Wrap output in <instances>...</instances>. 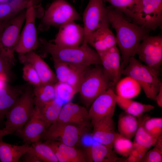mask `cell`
Wrapping results in <instances>:
<instances>
[{
	"instance_id": "6",
	"label": "cell",
	"mask_w": 162,
	"mask_h": 162,
	"mask_svg": "<svg viewBox=\"0 0 162 162\" xmlns=\"http://www.w3.org/2000/svg\"><path fill=\"white\" fill-rule=\"evenodd\" d=\"M80 19L78 12L70 4L65 0H55L43 14L38 29L43 31L51 26L59 27L68 22Z\"/></svg>"
},
{
	"instance_id": "23",
	"label": "cell",
	"mask_w": 162,
	"mask_h": 162,
	"mask_svg": "<svg viewBox=\"0 0 162 162\" xmlns=\"http://www.w3.org/2000/svg\"><path fill=\"white\" fill-rule=\"evenodd\" d=\"M22 92L21 89L11 86L7 81L0 79V123Z\"/></svg>"
},
{
	"instance_id": "28",
	"label": "cell",
	"mask_w": 162,
	"mask_h": 162,
	"mask_svg": "<svg viewBox=\"0 0 162 162\" xmlns=\"http://www.w3.org/2000/svg\"><path fill=\"white\" fill-rule=\"evenodd\" d=\"M117 83L116 95L125 98L131 99L134 98L141 91L140 85L130 76H127Z\"/></svg>"
},
{
	"instance_id": "33",
	"label": "cell",
	"mask_w": 162,
	"mask_h": 162,
	"mask_svg": "<svg viewBox=\"0 0 162 162\" xmlns=\"http://www.w3.org/2000/svg\"><path fill=\"white\" fill-rule=\"evenodd\" d=\"M148 117L146 116L140 119L134 142L148 150L152 146H154L158 139L150 135L144 128V122Z\"/></svg>"
},
{
	"instance_id": "22",
	"label": "cell",
	"mask_w": 162,
	"mask_h": 162,
	"mask_svg": "<svg viewBox=\"0 0 162 162\" xmlns=\"http://www.w3.org/2000/svg\"><path fill=\"white\" fill-rule=\"evenodd\" d=\"M84 151L87 162H112L119 159L112 149L96 141L85 146Z\"/></svg>"
},
{
	"instance_id": "31",
	"label": "cell",
	"mask_w": 162,
	"mask_h": 162,
	"mask_svg": "<svg viewBox=\"0 0 162 162\" xmlns=\"http://www.w3.org/2000/svg\"><path fill=\"white\" fill-rule=\"evenodd\" d=\"M139 122L136 117L127 113L121 116L118 121L119 134L131 139L134 136L138 128Z\"/></svg>"
},
{
	"instance_id": "26",
	"label": "cell",
	"mask_w": 162,
	"mask_h": 162,
	"mask_svg": "<svg viewBox=\"0 0 162 162\" xmlns=\"http://www.w3.org/2000/svg\"><path fill=\"white\" fill-rule=\"evenodd\" d=\"M116 99V104L127 113L136 117H140L144 113L150 111L154 108L152 105L142 104L117 95Z\"/></svg>"
},
{
	"instance_id": "19",
	"label": "cell",
	"mask_w": 162,
	"mask_h": 162,
	"mask_svg": "<svg viewBox=\"0 0 162 162\" xmlns=\"http://www.w3.org/2000/svg\"><path fill=\"white\" fill-rule=\"evenodd\" d=\"M20 62L30 64L38 74L42 83L55 84L57 82L55 74L48 64L34 51L19 54Z\"/></svg>"
},
{
	"instance_id": "3",
	"label": "cell",
	"mask_w": 162,
	"mask_h": 162,
	"mask_svg": "<svg viewBox=\"0 0 162 162\" xmlns=\"http://www.w3.org/2000/svg\"><path fill=\"white\" fill-rule=\"evenodd\" d=\"M121 74L134 79L142 88L146 96L155 101L162 82L159 76L150 68L133 56L130 58L128 64Z\"/></svg>"
},
{
	"instance_id": "21",
	"label": "cell",
	"mask_w": 162,
	"mask_h": 162,
	"mask_svg": "<svg viewBox=\"0 0 162 162\" xmlns=\"http://www.w3.org/2000/svg\"><path fill=\"white\" fill-rule=\"evenodd\" d=\"M88 44L94 47L98 53L116 46V36L108 27L99 28L88 37Z\"/></svg>"
},
{
	"instance_id": "14",
	"label": "cell",
	"mask_w": 162,
	"mask_h": 162,
	"mask_svg": "<svg viewBox=\"0 0 162 162\" xmlns=\"http://www.w3.org/2000/svg\"><path fill=\"white\" fill-rule=\"evenodd\" d=\"M53 62L57 81L68 84L78 92L82 79L90 66L58 61Z\"/></svg>"
},
{
	"instance_id": "20",
	"label": "cell",
	"mask_w": 162,
	"mask_h": 162,
	"mask_svg": "<svg viewBox=\"0 0 162 162\" xmlns=\"http://www.w3.org/2000/svg\"><path fill=\"white\" fill-rule=\"evenodd\" d=\"M93 130L92 140L111 148L116 133L112 118H107L92 124Z\"/></svg>"
},
{
	"instance_id": "49",
	"label": "cell",
	"mask_w": 162,
	"mask_h": 162,
	"mask_svg": "<svg viewBox=\"0 0 162 162\" xmlns=\"http://www.w3.org/2000/svg\"><path fill=\"white\" fill-rule=\"evenodd\" d=\"M83 0H82V1H83Z\"/></svg>"
},
{
	"instance_id": "4",
	"label": "cell",
	"mask_w": 162,
	"mask_h": 162,
	"mask_svg": "<svg viewBox=\"0 0 162 162\" xmlns=\"http://www.w3.org/2000/svg\"><path fill=\"white\" fill-rule=\"evenodd\" d=\"M115 84L106 76L102 67H89L82 79L78 92L88 106L98 96Z\"/></svg>"
},
{
	"instance_id": "48",
	"label": "cell",
	"mask_w": 162,
	"mask_h": 162,
	"mask_svg": "<svg viewBox=\"0 0 162 162\" xmlns=\"http://www.w3.org/2000/svg\"><path fill=\"white\" fill-rule=\"evenodd\" d=\"M72 0L74 2H75V0Z\"/></svg>"
},
{
	"instance_id": "27",
	"label": "cell",
	"mask_w": 162,
	"mask_h": 162,
	"mask_svg": "<svg viewBox=\"0 0 162 162\" xmlns=\"http://www.w3.org/2000/svg\"><path fill=\"white\" fill-rule=\"evenodd\" d=\"M55 84L42 83L33 90L34 104L40 107L56 98Z\"/></svg>"
},
{
	"instance_id": "35",
	"label": "cell",
	"mask_w": 162,
	"mask_h": 162,
	"mask_svg": "<svg viewBox=\"0 0 162 162\" xmlns=\"http://www.w3.org/2000/svg\"><path fill=\"white\" fill-rule=\"evenodd\" d=\"M56 98L64 104L70 102L77 91L67 83L57 82L55 84Z\"/></svg>"
},
{
	"instance_id": "11",
	"label": "cell",
	"mask_w": 162,
	"mask_h": 162,
	"mask_svg": "<svg viewBox=\"0 0 162 162\" xmlns=\"http://www.w3.org/2000/svg\"><path fill=\"white\" fill-rule=\"evenodd\" d=\"M37 7L38 5H33L26 9L25 23L15 50L19 54L34 51L38 46L39 43L35 26Z\"/></svg>"
},
{
	"instance_id": "2",
	"label": "cell",
	"mask_w": 162,
	"mask_h": 162,
	"mask_svg": "<svg viewBox=\"0 0 162 162\" xmlns=\"http://www.w3.org/2000/svg\"><path fill=\"white\" fill-rule=\"evenodd\" d=\"M39 41L43 50L51 55L53 61L87 66L101 64L98 53L88 44H82L76 47H65L58 46L42 38H39Z\"/></svg>"
},
{
	"instance_id": "38",
	"label": "cell",
	"mask_w": 162,
	"mask_h": 162,
	"mask_svg": "<svg viewBox=\"0 0 162 162\" xmlns=\"http://www.w3.org/2000/svg\"><path fill=\"white\" fill-rule=\"evenodd\" d=\"M14 57L0 53V79L7 81L10 74V70L14 64Z\"/></svg>"
},
{
	"instance_id": "18",
	"label": "cell",
	"mask_w": 162,
	"mask_h": 162,
	"mask_svg": "<svg viewBox=\"0 0 162 162\" xmlns=\"http://www.w3.org/2000/svg\"><path fill=\"white\" fill-rule=\"evenodd\" d=\"M90 120L88 110L84 106L69 102L63 104L56 121L88 126Z\"/></svg>"
},
{
	"instance_id": "30",
	"label": "cell",
	"mask_w": 162,
	"mask_h": 162,
	"mask_svg": "<svg viewBox=\"0 0 162 162\" xmlns=\"http://www.w3.org/2000/svg\"><path fill=\"white\" fill-rule=\"evenodd\" d=\"M114 9L132 19L139 10L142 0H103Z\"/></svg>"
},
{
	"instance_id": "5",
	"label": "cell",
	"mask_w": 162,
	"mask_h": 162,
	"mask_svg": "<svg viewBox=\"0 0 162 162\" xmlns=\"http://www.w3.org/2000/svg\"><path fill=\"white\" fill-rule=\"evenodd\" d=\"M34 105L33 90L27 87L7 112L5 128L13 133L20 132L31 116L34 108Z\"/></svg>"
},
{
	"instance_id": "43",
	"label": "cell",
	"mask_w": 162,
	"mask_h": 162,
	"mask_svg": "<svg viewBox=\"0 0 162 162\" xmlns=\"http://www.w3.org/2000/svg\"><path fill=\"white\" fill-rule=\"evenodd\" d=\"M158 105L160 107H162V83L160 85V89L158 93L155 100Z\"/></svg>"
},
{
	"instance_id": "1",
	"label": "cell",
	"mask_w": 162,
	"mask_h": 162,
	"mask_svg": "<svg viewBox=\"0 0 162 162\" xmlns=\"http://www.w3.org/2000/svg\"><path fill=\"white\" fill-rule=\"evenodd\" d=\"M110 23L115 30L116 44L121 56V68L122 70L128 64L129 59L134 56L140 44L150 30L126 20L122 13L111 6L106 7Z\"/></svg>"
},
{
	"instance_id": "47",
	"label": "cell",
	"mask_w": 162,
	"mask_h": 162,
	"mask_svg": "<svg viewBox=\"0 0 162 162\" xmlns=\"http://www.w3.org/2000/svg\"><path fill=\"white\" fill-rule=\"evenodd\" d=\"M10 0H0V3H5L9 1Z\"/></svg>"
},
{
	"instance_id": "15",
	"label": "cell",
	"mask_w": 162,
	"mask_h": 162,
	"mask_svg": "<svg viewBox=\"0 0 162 162\" xmlns=\"http://www.w3.org/2000/svg\"><path fill=\"white\" fill-rule=\"evenodd\" d=\"M84 35L83 28L74 21H70L59 27L54 44L62 47L78 46L82 43Z\"/></svg>"
},
{
	"instance_id": "25",
	"label": "cell",
	"mask_w": 162,
	"mask_h": 162,
	"mask_svg": "<svg viewBox=\"0 0 162 162\" xmlns=\"http://www.w3.org/2000/svg\"><path fill=\"white\" fill-rule=\"evenodd\" d=\"M28 144L13 145L0 140V161L2 162H17L30 149Z\"/></svg>"
},
{
	"instance_id": "16",
	"label": "cell",
	"mask_w": 162,
	"mask_h": 162,
	"mask_svg": "<svg viewBox=\"0 0 162 162\" xmlns=\"http://www.w3.org/2000/svg\"><path fill=\"white\" fill-rule=\"evenodd\" d=\"M98 53L104 74L110 81L117 83L122 75L121 57L117 46Z\"/></svg>"
},
{
	"instance_id": "8",
	"label": "cell",
	"mask_w": 162,
	"mask_h": 162,
	"mask_svg": "<svg viewBox=\"0 0 162 162\" xmlns=\"http://www.w3.org/2000/svg\"><path fill=\"white\" fill-rule=\"evenodd\" d=\"M140 60L159 76L162 63V37L146 36L136 52Z\"/></svg>"
},
{
	"instance_id": "44",
	"label": "cell",
	"mask_w": 162,
	"mask_h": 162,
	"mask_svg": "<svg viewBox=\"0 0 162 162\" xmlns=\"http://www.w3.org/2000/svg\"><path fill=\"white\" fill-rule=\"evenodd\" d=\"M12 133H13L11 130L5 128L2 129H0V140H2L4 136Z\"/></svg>"
},
{
	"instance_id": "34",
	"label": "cell",
	"mask_w": 162,
	"mask_h": 162,
	"mask_svg": "<svg viewBox=\"0 0 162 162\" xmlns=\"http://www.w3.org/2000/svg\"><path fill=\"white\" fill-rule=\"evenodd\" d=\"M30 149L36 154L42 162H58L53 150L46 142H42L39 141L33 143L30 146Z\"/></svg>"
},
{
	"instance_id": "24",
	"label": "cell",
	"mask_w": 162,
	"mask_h": 162,
	"mask_svg": "<svg viewBox=\"0 0 162 162\" xmlns=\"http://www.w3.org/2000/svg\"><path fill=\"white\" fill-rule=\"evenodd\" d=\"M40 0H10L0 3V22L8 21L32 5H37Z\"/></svg>"
},
{
	"instance_id": "13",
	"label": "cell",
	"mask_w": 162,
	"mask_h": 162,
	"mask_svg": "<svg viewBox=\"0 0 162 162\" xmlns=\"http://www.w3.org/2000/svg\"><path fill=\"white\" fill-rule=\"evenodd\" d=\"M116 96L110 88L93 101L88 110L92 124L106 118H112L115 111Z\"/></svg>"
},
{
	"instance_id": "9",
	"label": "cell",
	"mask_w": 162,
	"mask_h": 162,
	"mask_svg": "<svg viewBox=\"0 0 162 162\" xmlns=\"http://www.w3.org/2000/svg\"><path fill=\"white\" fill-rule=\"evenodd\" d=\"M103 0H90L83 14L84 32L82 44H88L89 36L98 29L109 27L106 7Z\"/></svg>"
},
{
	"instance_id": "36",
	"label": "cell",
	"mask_w": 162,
	"mask_h": 162,
	"mask_svg": "<svg viewBox=\"0 0 162 162\" xmlns=\"http://www.w3.org/2000/svg\"><path fill=\"white\" fill-rule=\"evenodd\" d=\"M133 143L129 139L116 133L113 143V147L116 153L128 157L133 147Z\"/></svg>"
},
{
	"instance_id": "41",
	"label": "cell",
	"mask_w": 162,
	"mask_h": 162,
	"mask_svg": "<svg viewBox=\"0 0 162 162\" xmlns=\"http://www.w3.org/2000/svg\"><path fill=\"white\" fill-rule=\"evenodd\" d=\"M140 162H161L162 152L155 147L148 151H147Z\"/></svg>"
},
{
	"instance_id": "12",
	"label": "cell",
	"mask_w": 162,
	"mask_h": 162,
	"mask_svg": "<svg viewBox=\"0 0 162 162\" xmlns=\"http://www.w3.org/2000/svg\"><path fill=\"white\" fill-rule=\"evenodd\" d=\"M133 22L154 30L162 23V0H142L140 8L133 19Z\"/></svg>"
},
{
	"instance_id": "40",
	"label": "cell",
	"mask_w": 162,
	"mask_h": 162,
	"mask_svg": "<svg viewBox=\"0 0 162 162\" xmlns=\"http://www.w3.org/2000/svg\"><path fill=\"white\" fill-rule=\"evenodd\" d=\"M132 149L125 161L139 162L148 150L134 142Z\"/></svg>"
},
{
	"instance_id": "29",
	"label": "cell",
	"mask_w": 162,
	"mask_h": 162,
	"mask_svg": "<svg viewBox=\"0 0 162 162\" xmlns=\"http://www.w3.org/2000/svg\"><path fill=\"white\" fill-rule=\"evenodd\" d=\"M64 104L61 101L55 98L39 107L41 117L48 128L56 121Z\"/></svg>"
},
{
	"instance_id": "37",
	"label": "cell",
	"mask_w": 162,
	"mask_h": 162,
	"mask_svg": "<svg viewBox=\"0 0 162 162\" xmlns=\"http://www.w3.org/2000/svg\"><path fill=\"white\" fill-rule=\"evenodd\" d=\"M144 128L152 136L158 138L162 135V118L148 117L144 122Z\"/></svg>"
},
{
	"instance_id": "39",
	"label": "cell",
	"mask_w": 162,
	"mask_h": 162,
	"mask_svg": "<svg viewBox=\"0 0 162 162\" xmlns=\"http://www.w3.org/2000/svg\"><path fill=\"white\" fill-rule=\"evenodd\" d=\"M24 64L22 69L23 79L34 86L42 84L39 76L34 68L29 64Z\"/></svg>"
},
{
	"instance_id": "32",
	"label": "cell",
	"mask_w": 162,
	"mask_h": 162,
	"mask_svg": "<svg viewBox=\"0 0 162 162\" xmlns=\"http://www.w3.org/2000/svg\"><path fill=\"white\" fill-rule=\"evenodd\" d=\"M52 141L58 149L62 152L67 162H87L83 152L76 148L60 142Z\"/></svg>"
},
{
	"instance_id": "10",
	"label": "cell",
	"mask_w": 162,
	"mask_h": 162,
	"mask_svg": "<svg viewBox=\"0 0 162 162\" xmlns=\"http://www.w3.org/2000/svg\"><path fill=\"white\" fill-rule=\"evenodd\" d=\"M26 9L8 21L0 35V53L14 57L20 31L25 21Z\"/></svg>"
},
{
	"instance_id": "7",
	"label": "cell",
	"mask_w": 162,
	"mask_h": 162,
	"mask_svg": "<svg viewBox=\"0 0 162 162\" xmlns=\"http://www.w3.org/2000/svg\"><path fill=\"white\" fill-rule=\"evenodd\" d=\"M88 126L62 123L56 121L42 135L40 140H52L66 145L75 146L87 132Z\"/></svg>"
},
{
	"instance_id": "45",
	"label": "cell",
	"mask_w": 162,
	"mask_h": 162,
	"mask_svg": "<svg viewBox=\"0 0 162 162\" xmlns=\"http://www.w3.org/2000/svg\"><path fill=\"white\" fill-rule=\"evenodd\" d=\"M154 146L162 152V135L158 138Z\"/></svg>"
},
{
	"instance_id": "42",
	"label": "cell",
	"mask_w": 162,
	"mask_h": 162,
	"mask_svg": "<svg viewBox=\"0 0 162 162\" xmlns=\"http://www.w3.org/2000/svg\"><path fill=\"white\" fill-rule=\"evenodd\" d=\"M22 161L25 162H42L36 154L31 149L28 151L22 156Z\"/></svg>"
},
{
	"instance_id": "46",
	"label": "cell",
	"mask_w": 162,
	"mask_h": 162,
	"mask_svg": "<svg viewBox=\"0 0 162 162\" xmlns=\"http://www.w3.org/2000/svg\"><path fill=\"white\" fill-rule=\"evenodd\" d=\"M8 21L0 22V35L2 31V30Z\"/></svg>"
},
{
	"instance_id": "17",
	"label": "cell",
	"mask_w": 162,
	"mask_h": 162,
	"mask_svg": "<svg viewBox=\"0 0 162 162\" xmlns=\"http://www.w3.org/2000/svg\"><path fill=\"white\" fill-rule=\"evenodd\" d=\"M47 128L41 117L39 107L35 106L28 120L17 134L24 141L33 143L40 141L42 135Z\"/></svg>"
}]
</instances>
